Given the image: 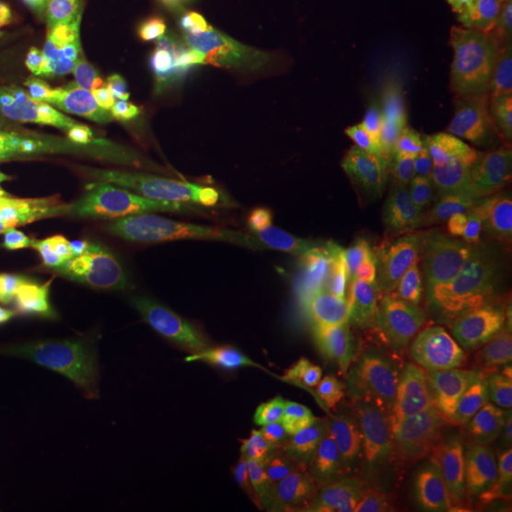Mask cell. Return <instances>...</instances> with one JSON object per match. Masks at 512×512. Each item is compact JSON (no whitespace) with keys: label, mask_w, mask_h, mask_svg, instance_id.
Here are the masks:
<instances>
[{"label":"cell","mask_w":512,"mask_h":512,"mask_svg":"<svg viewBox=\"0 0 512 512\" xmlns=\"http://www.w3.org/2000/svg\"><path fill=\"white\" fill-rule=\"evenodd\" d=\"M4 465H10V458H8L6 450H4V446L0 444V467H4Z\"/></svg>","instance_id":"31"},{"label":"cell","mask_w":512,"mask_h":512,"mask_svg":"<svg viewBox=\"0 0 512 512\" xmlns=\"http://www.w3.org/2000/svg\"><path fill=\"white\" fill-rule=\"evenodd\" d=\"M23 40V25L18 14L0 4V55L16 50Z\"/></svg>","instance_id":"26"},{"label":"cell","mask_w":512,"mask_h":512,"mask_svg":"<svg viewBox=\"0 0 512 512\" xmlns=\"http://www.w3.org/2000/svg\"><path fill=\"white\" fill-rule=\"evenodd\" d=\"M503 467H505V473H509L512 476V461L507 463V465H503Z\"/></svg>","instance_id":"32"},{"label":"cell","mask_w":512,"mask_h":512,"mask_svg":"<svg viewBox=\"0 0 512 512\" xmlns=\"http://www.w3.org/2000/svg\"><path fill=\"white\" fill-rule=\"evenodd\" d=\"M135 274L152 287L173 289L186 279V266L175 253L154 247L135 260Z\"/></svg>","instance_id":"18"},{"label":"cell","mask_w":512,"mask_h":512,"mask_svg":"<svg viewBox=\"0 0 512 512\" xmlns=\"http://www.w3.org/2000/svg\"><path fill=\"white\" fill-rule=\"evenodd\" d=\"M52 131L57 141L69 150L88 152L90 147V116L86 103L73 95H63L55 105Z\"/></svg>","instance_id":"16"},{"label":"cell","mask_w":512,"mask_h":512,"mask_svg":"<svg viewBox=\"0 0 512 512\" xmlns=\"http://www.w3.org/2000/svg\"><path fill=\"white\" fill-rule=\"evenodd\" d=\"M50 171L57 179V190L61 196L74 203L93 205L107 184V179L101 177L93 165L71 154L57 156L50 164Z\"/></svg>","instance_id":"12"},{"label":"cell","mask_w":512,"mask_h":512,"mask_svg":"<svg viewBox=\"0 0 512 512\" xmlns=\"http://www.w3.org/2000/svg\"><path fill=\"white\" fill-rule=\"evenodd\" d=\"M48 403L42 397H25L19 393H0V418L16 412H31Z\"/></svg>","instance_id":"27"},{"label":"cell","mask_w":512,"mask_h":512,"mask_svg":"<svg viewBox=\"0 0 512 512\" xmlns=\"http://www.w3.org/2000/svg\"><path fill=\"white\" fill-rule=\"evenodd\" d=\"M93 207L107 209L118 219L165 232L186 243L209 247L222 241V228L196 209L183 183L154 169L107 179Z\"/></svg>","instance_id":"6"},{"label":"cell","mask_w":512,"mask_h":512,"mask_svg":"<svg viewBox=\"0 0 512 512\" xmlns=\"http://www.w3.org/2000/svg\"><path fill=\"white\" fill-rule=\"evenodd\" d=\"M330 44L319 35L294 38L277 55V71L287 82H308L329 69Z\"/></svg>","instance_id":"11"},{"label":"cell","mask_w":512,"mask_h":512,"mask_svg":"<svg viewBox=\"0 0 512 512\" xmlns=\"http://www.w3.org/2000/svg\"><path fill=\"white\" fill-rule=\"evenodd\" d=\"M361 50L370 67L382 69L408 65L420 55L406 33L389 23L372 25L361 40Z\"/></svg>","instance_id":"13"},{"label":"cell","mask_w":512,"mask_h":512,"mask_svg":"<svg viewBox=\"0 0 512 512\" xmlns=\"http://www.w3.org/2000/svg\"><path fill=\"white\" fill-rule=\"evenodd\" d=\"M63 495L71 497L82 512H116L101 490L99 476L88 480H65Z\"/></svg>","instance_id":"21"},{"label":"cell","mask_w":512,"mask_h":512,"mask_svg":"<svg viewBox=\"0 0 512 512\" xmlns=\"http://www.w3.org/2000/svg\"><path fill=\"white\" fill-rule=\"evenodd\" d=\"M18 387L10 384L6 378H0V393H18Z\"/></svg>","instance_id":"30"},{"label":"cell","mask_w":512,"mask_h":512,"mask_svg":"<svg viewBox=\"0 0 512 512\" xmlns=\"http://www.w3.org/2000/svg\"><path fill=\"white\" fill-rule=\"evenodd\" d=\"M213 173L219 177L226 192L238 200H255L258 184L251 160L236 148H226L215 156Z\"/></svg>","instance_id":"17"},{"label":"cell","mask_w":512,"mask_h":512,"mask_svg":"<svg viewBox=\"0 0 512 512\" xmlns=\"http://www.w3.org/2000/svg\"><path fill=\"white\" fill-rule=\"evenodd\" d=\"M90 298L84 283L27 266H0V319L40 308H63Z\"/></svg>","instance_id":"8"},{"label":"cell","mask_w":512,"mask_h":512,"mask_svg":"<svg viewBox=\"0 0 512 512\" xmlns=\"http://www.w3.org/2000/svg\"><path fill=\"white\" fill-rule=\"evenodd\" d=\"M363 92L361 84L342 71L327 69L315 78L313 97L300 124L319 173H330L365 150L351 129V109Z\"/></svg>","instance_id":"7"},{"label":"cell","mask_w":512,"mask_h":512,"mask_svg":"<svg viewBox=\"0 0 512 512\" xmlns=\"http://www.w3.org/2000/svg\"><path fill=\"white\" fill-rule=\"evenodd\" d=\"M139 486H141V495H143L147 512L162 511L171 503V499L179 490V486L169 480H148Z\"/></svg>","instance_id":"24"},{"label":"cell","mask_w":512,"mask_h":512,"mask_svg":"<svg viewBox=\"0 0 512 512\" xmlns=\"http://www.w3.org/2000/svg\"><path fill=\"white\" fill-rule=\"evenodd\" d=\"M327 425H389L395 418L372 406L294 397L222 366L198 363L175 372L164 395L143 408L139 429L175 437H234Z\"/></svg>","instance_id":"2"},{"label":"cell","mask_w":512,"mask_h":512,"mask_svg":"<svg viewBox=\"0 0 512 512\" xmlns=\"http://www.w3.org/2000/svg\"><path fill=\"white\" fill-rule=\"evenodd\" d=\"M158 512H228L213 495L196 488H179L171 503Z\"/></svg>","instance_id":"23"},{"label":"cell","mask_w":512,"mask_h":512,"mask_svg":"<svg viewBox=\"0 0 512 512\" xmlns=\"http://www.w3.org/2000/svg\"><path fill=\"white\" fill-rule=\"evenodd\" d=\"M177 348L198 363L234 370L310 401L378 406L410 414L467 410L446 387L425 374L355 363L304 349L228 340L183 338L177 340Z\"/></svg>","instance_id":"3"},{"label":"cell","mask_w":512,"mask_h":512,"mask_svg":"<svg viewBox=\"0 0 512 512\" xmlns=\"http://www.w3.org/2000/svg\"><path fill=\"white\" fill-rule=\"evenodd\" d=\"M376 93L408 110V128L437 135L512 143V97L420 55L401 67H370Z\"/></svg>","instance_id":"4"},{"label":"cell","mask_w":512,"mask_h":512,"mask_svg":"<svg viewBox=\"0 0 512 512\" xmlns=\"http://www.w3.org/2000/svg\"><path fill=\"white\" fill-rule=\"evenodd\" d=\"M164 29V0H99L90 33L95 57L139 44Z\"/></svg>","instance_id":"9"},{"label":"cell","mask_w":512,"mask_h":512,"mask_svg":"<svg viewBox=\"0 0 512 512\" xmlns=\"http://www.w3.org/2000/svg\"><path fill=\"white\" fill-rule=\"evenodd\" d=\"M0 224L18 238L137 260L152 247L99 207L74 203L37 175H0Z\"/></svg>","instance_id":"5"},{"label":"cell","mask_w":512,"mask_h":512,"mask_svg":"<svg viewBox=\"0 0 512 512\" xmlns=\"http://www.w3.org/2000/svg\"><path fill=\"white\" fill-rule=\"evenodd\" d=\"M222 232L238 241H258L272 236L279 228V219L266 207L253 200L230 203L220 219Z\"/></svg>","instance_id":"15"},{"label":"cell","mask_w":512,"mask_h":512,"mask_svg":"<svg viewBox=\"0 0 512 512\" xmlns=\"http://www.w3.org/2000/svg\"><path fill=\"white\" fill-rule=\"evenodd\" d=\"M95 2H99V0H95Z\"/></svg>","instance_id":"33"},{"label":"cell","mask_w":512,"mask_h":512,"mask_svg":"<svg viewBox=\"0 0 512 512\" xmlns=\"http://www.w3.org/2000/svg\"><path fill=\"white\" fill-rule=\"evenodd\" d=\"M59 18L76 33H88L92 27L95 0H44Z\"/></svg>","instance_id":"22"},{"label":"cell","mask_w":512,"mask_h":512,"mask_svg":"<svg viewBox=\"0 0 512 512\" xmlns=\"http://www.w3.org/2000/svg\"><path fill=\"white\" fill-rule=\"evenodd\" d=\"M65 478L55 475L44 463L37 459H14L8 467V484L6 494L14 499H38L50 495L63 494Z\"/></svg>","instance_id":"14"},{"label":"cell","mask_w":512,"mask_h":512,"mask_svg":"<svg viewBox=\"0 0 512 512\" xmlns=\"http://www.w3.org/2000/svg\"><path fill=\"white\" fill-rule=\"evenodd\" d=\"M495 450L503 465L512 461V418L505 421L495 435Z\"/></svg>","instance_id":"28"},{"label":"cell","mask_w":512,"mask_h":512,"mask_svg":"<svg viewBox=\"0 0 512 512\" xmlns=\"http://www.w3.org/2000/svg\"><path fill=\"white\" fill-rule=\"evenodd\" d=\"M215 459L224 469L264 484L310 486L363 478L427 480L512 499V476L488 465L357 444L300 427L245 435L217 448Z\"/></svg>","instance_id":"1"},{"label":"cell","mask_w":512,"mask_h":512,"mask_svg":"<svg viewBox=\"0 0 512 512\" xmlns=\"http://www.w3.org/2000/svg\"><path fill=\"white\" fill-rule=\"evenodd\" d=\"M152 169L167 179L186 183L207 171L205 158L198 152L188 135L171 122L165 114H158L147 137Z\"/></svg>","instance_id":"10"},{"label":"cell","mask_w":512,"mask_h":512,"mask_svg":"<svg viewBox=\"0 0 512 512\" xmlns=\"http://www.w3.org/2000/svg\"><path fill=\"white\" fill-rule=\"evenodd\" d=\"M183 184L203 217L211 220L222 219V215L230 205V194L226 192V188L222 186L219 177L213 171L209 173L203 171L202 175L188 179Z\"/></svg>","instance_id":"19"},{"label":"cell","mask_w":512,"mask_h":512,"mask_svg":"<svg viewBox=\"0 0 512 512\" xmlns=\"http://www.w3.org/2000/svg\"><path fill=\"white\" fill-rule=\"evenodd\" d=\"M332 16L344 21L365 18L368 12L384 4L385 0H319Z\"/></svg>","instance_id":"25"},{"label":"cell","mask_w":512,"mask_h":512,"mask_svg":"<svg viewBox=\"0 0 512 512\" xmlns=\"http://www.w3.org/2000/svg\"><path fill=\"white\" fill-rule=\"evenodd\" d=\"M101 490L116 512H147L139 482L124 471L99 475Z\"/></svg>","instance_id":"20"},{"label":"cell","mask_w":512,"mask_h":512,"mask_svg":"<svg viewBox=\"0 0 512 512\" xmlns=\"http://www.w3.org/2000/svg\"><path fill=\"white\" fill-rule=\"evenodd\" d=\"M19 355L18 351H14V349L6 348L2 342H0V366L6 365V363H12V361H18ZM0 378H4L2 374H0Z\"/></svg>","instance_id":"29"}]
</instances>
